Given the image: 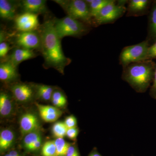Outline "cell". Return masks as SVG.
I'll return each instance as SVG.
<instances>
[{"label":"cell","mask_w":156,"mask_h":156,"mask_svg":"<svg viewBox=\"0 0 156 156\" xmlns=\"http://www.w3.org/2000/svg\"><path fill=\"white\" fill-rule=\"evenodd\" d=\"M15 26L19 32L37 30L40 27L38 15L24 12L15 18Z\"/></svg>","instance_id":"8"},{"label":"cell","mask_w":156,"mask_h":156,"mask_svg":"<svg viewBox=\"0 0 156 156\" xmlns=\"http://www.w3.org/2000/svg\"><path fill=\"white\" fill-rule=\"evenodd\" d=\"M112 0L111 2L105 6L96 17L93 19L94 26H99L114 23L123 15L127 11L125 4L128 1Z\"/></svg>","instance_id":"5"},{"label":"cell","mask_w":156,"mask_h":156,"mask_svg":"<svg viewBox=\"0 0 156 156\" xmlns=\"http://www.w3.org/2000/svg\"><path fill=\"white\" fill-rule=\"evenodd\" d=\"M64 122L68 129L77 127V122L76 119L73 115L67 117L65 120Z\"/></svg>","instance_id":"27"},{"label":"cell","mask_w":156,"mask_h":156,"mask_svg":"<svg viewBox=\"0 0 156 156\" xmlns=\"http://www.w3.org/2000/svg\"><path fill=\"white\" fill-rule=\"evenodd\" d=\"M16 66L10 61H6L0 64V80L5 83L15 80L19 76Z\"/></svg>","instance_id":"14"},{"label":"cell","mask_w":156,"mask_h":156,"mask_svg":"<svg viewBox=\"0 0 156 156\" xmlns=\"http://www.w3.org/2000/svg\"><path fill=\"white\" fill-rule=\"evenodd\" d=\"M41 39V50L44 59L45 67L53 68L64 74L65 67L71 60L65 56L62 48L61 39L56 33L54 20H48L40 26Z\"/></svg>","instance_id":"1"},{"label":"cell","mask_w":156,"mask_h":156,"mask_svg":"<svg viewBox=\"0 0 156 156\" xmlns=\"http://www.w3.org/2000/svg\"><path fill=\"white\" fill-rule=\"evenodd\" d=\"M42 156H57L56 145L54 141L45 142L41 149Z\"/></svg>","instance_id":"26"},{"label":"cell","mask_w":156,"mask_h":156,"mask_svg":"<svg viewBox=\"0 0 156 156\" xmlns=\"http://www.w3.org/2000/svg\"><path fill=\"white\" fill-rule=\"evenodd\" d=\"M20 131L22 135L39 131L40 126L36 116L32 113H26L23 115L20 121Z\"/></svg>","instance_id":"11"},{"label":"cell","mask_w":156,"mask_h":156,"mask_svg":"<svg viewBox=\"0 0 156 156\" xmlns=\"http://www.w3.org/2000/svg\"><path fill=\"white\" fill-rule=\"evenodd\" d=\"M23 145L26 150L30 152L39 150L42 146V137L39 131H34L25 135Z\"/></svg>","instance_id":"13"},{"label":"cell","mask_w":156,"mask_h":156,"mask_svg":"<svg viewBox=\"0 0 156 156\" xmlns=\"http://www.w3.org/2000/svg\"><path fill=\"white\" fill-rule=\"evenodd\" d=\"M11 91L14 98L21 102H28L36 94L35 87L23 83L14 84L11 87Z\"/></svg>","instance_id":"9"},{"label":"cell","mask_w":156,"mask_h":156,"mask_svg":"<svg viewBox=\"0 0 156 156\" xmlns=\"http://www.w3.org/2000/svg\"><path fill=\"white\" fill-rule=\"evenodd\" d=\"M156 59V41L149 48L147 58V59Z\"/></svg>","instance_id":"29"},{"label":"cell","mask_w":156,"mask_h":156,"mask_svg":"<svg viewBox=\"0 0 156 156\" xmlns=\"http://www.w3.org/2000/svg\"><path fill=\"white\" fill-rule=\"evenodd\" d=\"M66 156H80L77 147L75 145L69 146Z\"/></svg>","instance_id":"32"},{"label":"cell","mask_w":156,"mask_h":156,"mask_svg":"<svg viewBox=\"0 0 156 156\" xmlns=\"http://www.w3.org/2000/svg\"><path fill=\"white\" fill-rule=\"evenodd\" d=\"M146 40L151 45L156 41V3L155 1L153 2L149 11Z\"/></svg>","instance_id":"17"},{"label":"cell","mask_w":156,"mask_h":156,"mask_svg":"<svg viewBox=\"0 0 156 156\" xmlns=\"http://www.w3.org/2000/svg\"><path fill=\"white\" fill-rule=\"evenodd\" d=\"M36 106L41 118L47 122H55L62 114L61 111L55 106L42 105L38 104H37Z\"/></svg>","instance_id":"15"},{"label":"cell","mask_w":156,"mask_h":156,"mask_svg":"<svg viewBox=\"0 0 156 156\" xmlns=\"http://www.w3.org/2000/svg\"><path fill=\"white\" fill-rule=\"evenodd\" d=\"M54 106L58 108L63 107L67 103V100L63 93L58 90H55L51 99Z\"/></svg>","instance_id":"23"},{"label":"cell","mask_w":156,"mask_h":156,"mask_svg":"<svg viewBox=\"0 0 156 156\" xmlns=\"http://www.w3.org/2000/svg\"><path fill=\"white\" fill-rule=\"evenodd\" d=\"M112 0H86L89 6L92 20L102 9L111 2Z\"/></svg>","instance_id":"22"},{"label":"cell","mask_w":156,"mask_h":156,"mask_svg":"<svg viewBox=\"0 0 156 156\" xmlns=\"http://www.w3.org/2000/svg\"><path fill=\"white\" fill-rule=\"evenodd\" d=\"M3 156H24L20 152L15 150H11L7 152Z\"/></svg>","instance_id":"33"},{"label":"cell","mask_w":156,"mask_h":156,"mask_svg":"<svg viewBox=\"0 0 156 156\" xmlns=\"http://www.w3.org/2000/svg\"><path fill=\"white\" fill-rule=\"evenodd\" d=\"M10 50V47L8 43L3 42L0 43V57L4 58L6 56Z\"/></svg>","instance_id":"30"},{"label":"cell","mask_w":156,"mask_h":156,"mask_svg":"<svg viewBox=\"0 0 156 156\" xmlns=\"http://www.w3.org/2000/svg\"><path fill=\"white\" fill-rule=\"evenodd\" d=\"M37 96L45 101L51 100L52 95L56 89L52 86L45 85H38L35 86Z\"/></svg>","instance_id":"21"},{"label":"cell","mask_w":156,"mask_h":156,"mask_svg":"<svg viewBox=\"0 0 156 156\" xmlns=\"http://www.w3.org/2000/svg\"><path fill=\"white\" fill-rule=\"evenodd\" d=\"M153 84L151 87L150 90V95L151 97L156 99V63L155 67L154 73V76L153 80Z\"/></svg>","instance_id":"31"},{"label":"cell","mask_w":156,"mask_h":156,"mask_svg":"<svg viewBox=\"0 0 156 156\" xmlns=\"http://www.w3.org/2000/svg\"><path fill=\"white\" fill-rule=\"evenodd\" d=\"M152 2L149 0H131L127 8V17H138L148 13Z\"/></svg>","instance_id":"10"},{"label":"cell","mask_w":156,"mask_h":156,"mask_svg":"<svg viewBox=\"0 0 156 156\" xmlns=\"http://www.w3.org/2000/svg\"><path fill=\"white\" fill-rule=\"evenodd\" d=\"M68 128L63 122H57L52 127V133L56 138H63L66 136Z\"/></svg>","instance_id":"24"},{"label":"cell","mask_w":156,"mask_h":156,"mask_svg":"<svg viewBox=\"0 0 156 156\" xmlns=\"http://www.w3.org/2000/svg\"><path fill=\"white\" fill-rule=\"evenodd\" d=\"M57 152V156H66L70 144L63 138H56L54 140Z\"/></svg>","instance_id":"25"},{"label":"cell","mask_w":156,"mask_h":156,"mask_svg":"<svg viewBox=\"0 0 156 156\" xmlns=\"http://www.w3.org/2000/svg\"><path fill=\"white\" fill-rule=\"evenodd\" d=\"M13 104L11 96L4 92L0 94V114L3 117H9L12 113Z\"/></svg>","instance_id":"19"},{"label":"cell","mask_w":156,"mask_h":156,"mask_svg":"<svg viewBox=\"0 0 156 156\" xmlns=\"http://www.w3.org/2000/svg\"><path fill=\"white\" fill-rule=\"evenodd\" d=\"M64 9L68 16L83 23L87 25H93V20L89 6L83 0L55 1Z\"/></svg>","instance_id":"4"},{"label":"cell","mask_w":156,"mask_h":156,"mask_svg":"<svg viewBox=\"0 0 156 156\" xmlns=\"http://www.w3.org/2000/svg\"><path fill=\"white\" fill-rule=\"evenodd\" d=\"M14 131L10 129H5L0 133V151L3 153L9 150L15 140Z\"/></svg>","instance_id":"18"},{"label":"cell","mask_w":156,"mask_h":156,"mask_svg":"<svg viewBox=\"0 0 156 156\" xmlns=\"http://www.w3.org/2000/svg\"><path fill=\"white\" fill-rule=\"evenodd\" d=\"M155 1V2H156V1Z\"/></svg>","instance_id":"35"},{"label":"cell","mask_w":156,"mask_h":156,"mask_svg":"<svg viewBox=\"0 0 156 156\" xmlns=\"http://www.w3.org/2000/svg\"><path fill=\"white\" fill-rule=\"evenodd\" d=\"M47 1L44 0H23L20 5L25 12L38 15L47 13Z\"/></svg>","instance_id":"12"},{"label":"cell","mask_w":156,"mask_h":156,"mask_svg":"<svg viewBox=\"0 0 156 156\" xmlns=\"http://www.w3.org/2000/svg\"><path fill=\"white\" fill-rule=\"evenodd\" d=\"M79 133V129L77 127L69 128L67 129V132H66V136L72 140H76Z\"/></svg>","instance_id":"28"},{"label":"cell","mask_w":156,"mask_h":156,"mask_svg":"<svg viewBox=\"0 0 156 156\" xmlns=\"http://www.w3.org/2000/svg\"><path fill=\"white\" fill-rule=\"evenodd\" d=\"M36 56V55L33 50L20 48L13 51L8 61L17 67L22 62L35 58Z\"/></svg>","instance_id":"16"},{"label":"cell","mask_w":156,"mask_h":156,"mask_svg":"<svg viewBox=\"0 0 156 156\" xmlns=\"http://www.w3.org/2000/svg\"><path fill=\"white\" fill-rule=\"evenodd\" d=\"M155 62L150 59L134 62L123 68L122 79L139 93H144L153 80Z\"/></svg>","instance_id":"2"},{"label":"cell","mask_w":156,"mask_h":156,"mask_svg":"<svg viewBox=\"0 0 156 156\" xmlns=\"http://www.w3.org/2000/svg\"><path fill=\"white\" fill-rule=\"evenodd\" d=\"M0 16L9 20L16 18V8L12 2L7 0H0Z\"/></svg>","instance_id":"20"},{"label":"cell","mask_w":156,"mask_h":156,"mask_svg":"<svg viewBox=\"0 0 156 156\" xmlns=\"http://www.w3.org/2000/svg\"><path fill=\"white\" fill-rule=\"evenodd\" d=\"M88 156H102L101 154L97 150V149L93 150V151L91 152V153L89 154Z\"/></svg>","instance_id":"34"},{"label":"cell","mask_w":156,"mask_h":156,"mask_svg":"<svg viewBox=\"0 0 156 156\" xmlns=\"http://www.w3.org/2000/svg\"><path fill=\"white\" fill-rule=\"evenodd\" d=\"M15 44L20 48L33 50L41 49V39L40 32H19L15 36Z\"/></svg>","instance_id":"7"},{"label":"cell","mask_w":156,"mask_h":156,"mask_svg":"<svg viewBox=\"0 0 156 156\" xmlns=\"http://www.w3.org/2000/svg\"><path fill=\"white\" fill-rule=\"evenodd\" d=\"M54 27L58 37H80L88 33L89 26L67 16L61 19L54 20Z\"/></svg>","instance_id":"3"},{"label":"cell","mask_w":156,"mask_h":156,"mask_svg":"<svg viewBox=\"0 0 156 156\" xmlns=\"http://www.w3.org/2000/svg\"><path fill=\"white\" fill-rule=\"evenodd\" d=\"M151 46L147 40L122 49L119 56L120 64L123 68L134 62L147 60L148 50Z\"/></svg>","instance_id":"6"}]
</instances>
